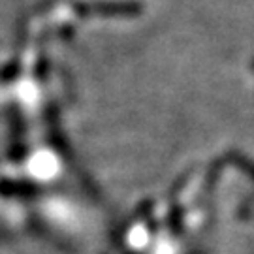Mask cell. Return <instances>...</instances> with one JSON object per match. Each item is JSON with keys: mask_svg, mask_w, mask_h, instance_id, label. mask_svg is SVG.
<instances>
[{"mask_svg": "<svg viewBox=\"0 0 254 254\" xmlns=\"http://www.w3.org/2000/svg\"><path fill=\"white\" fill-rule=\"evenodd\" d=\"M89 9H79L81 15H104V17H136L143 11V6L134 0H113V2H100L85 6Z\"/></svg>", "mask_w": 254, "mask_h": 254, "instance_id": "obj_1", "label": "cell"}]
</instances>
